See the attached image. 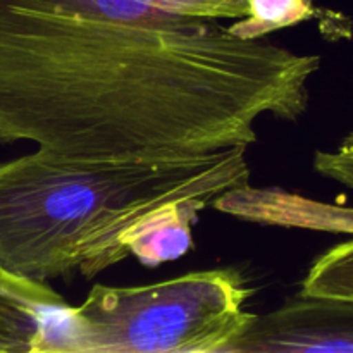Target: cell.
Segmentation results:
<instances>
[{"mask_svg": "<svg viewBox=\"0 0 353 353\" xmlns=\"http://www.w3.org/2000/svg\"><path fill=\"white\" fill-rule=\"evenodd\" d=\"M68 307L47 281L0 265V353H54Z\"/></svg>", "mask_w": 353, "mask_h": 353, "instance_id": "obj_5", "label": "cell"}, {"mask_svg": "<svg viewBox=\"0 0 353 353\" xmlns=\"http://www.w3.org/2000/svg\"><path fill=\"white\" fill-rule=\"evenodd\" d=\"M250 181L247 147L209 154L74 159L37 150L0 162V265L28 278H93L172 203L209 207Z\"/></svg>", "mask_w": 353, "mask_h": 353, "instance_id": "obj_2", "label": "cell"}, {"mask_svg": "<svg viewBox=\"0 0 353 353\" xmlns=\"http://www.w3.org/2000/svg\"><path fill=\"white\" fill-rule=\"evenodd\" d=\"M234 269L196 271L154 285H95L69 305L54 353H228L255 314Z\"/></svg>", "mask_w": 353, "mask_h": 353, "instance_id": "obj_3", "label": "cell"}, {"mask_svg": "<svg viewBox=\"0 0 353 353\" xmlns=\"http://www.w3.org/2000/svg\"><path fill=\"white\" fill-rule=\"evenodd\" d=\"M300 295L353 302V240L330 248L310 265Z\"/></svg>", "mask_w": 353, "mask_h": 353, "instance_id": "obj_8", "label": "cell"}, {"mask_svg": "<svg viewBox=\"0 0 353 353\" xmlns=\"http://www.w3.org/2000/svg\"><path fill=\"white\" fill-rule=\"evenodd\" d=\"M205 205L196 202L162 207L138 224L128 238V250L141 264L159 265L185 255L192 247V226Z\"/></svg>", "mask_w": 353, "mask_h": 353, "instance_id": "obj_6", "label": "cell"}, {"mask_svg": "<svg viewBox=\"0 0 353 353\" xmlns=\"http://www.w3.org/2000/svg\"><path fill=\"white\" fill-rule=\"evenodd\" d=\"M248 14L230 24L238 38L257 40L271 31L310 21L319 14L312 0H247Z\"/></svg>", "mask_w": 353, "mask_h": 353, "instance_id": "obj_7", "label": "cell"}, {"mask_svg": "<svg viewBox=\"0 0 353 353\" xmlns=\"http://www.w3.org/2000/svg\"><path fill=\"white\" fill-rule=\"evenodd\" d=\"M319 55L148 0H0V143L74 159L209 154L296 121Z\"/></svg>", "mask_w": 353, "mask_h": 353, "instance_id": "obj_1", "label": "cell"}, {"mask_svg": "<svg viewBox=\"0 0 353 353\" xmlns=\"http://www.w3.org/2000/svg\"><path fill=\"white\" fill-rule=\"evenodd\" d=\"M353 353V302L299 295L257 316L228 353Z\"/></svg>", "mask_w": 353, "mask_h": 353, "instance_id": "obj_4", "label": "cell"}, {"mask_svg": "<svg viewBox=\"0 0 353 353\" xmlns=\"http://www.w3.org/2000/svg\"><path fill=\"white\" fill-rule=\"evenodd\" d=\"M314 169L324 178L341 183L353 190V131L333 152H316Z\"/></svg>", "mask_w": 353, "mask_h": 353, "instance_id": "obj_9", "label": "cell"}]
</instances>
